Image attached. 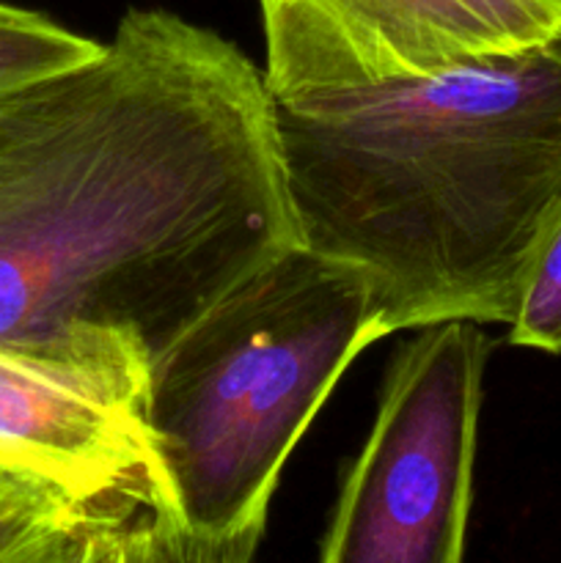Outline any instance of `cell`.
Returning a JSON list of instances; mask_svg holds the SVG:
<instances>
[{"label":"cell","instance_id":"cell-1","mask_svg":"<svg viewBox=\"0 0 561 563\" xmlns=\"http://www.w3.org/2000/svg\"><path fill=\"white\" fill-rule=\"evenodd\" d=\"M292 245L267 77L220 33L130 9L0 91V341L113 330L154 361Z\"/></svg>","mask_w":561,"mask_h":563},{"label":"cell","instance_id":"cell-2","mask_svg":"<svg viewBox=\"0 0 561 563\" xmlns=\"http://www.w3.org/2000/svg\"><path fill=\"white\" fill-rule=\"evenodd\" d=\"M273 102L297 245L363 269L380 339L512 322L561 207V33L418 80Z\"/></svg>","mask_w":561,"mask_h":563},{"label":"cell","instance_id":"cell-3","mask_svg":"<svg viewBox=\"0 0 561 563\" xmlns=\"http://www.w3.org/2000/svg\"><path fill=\"white\" fill-rule=\"evenodd\" d=\"M374 341L363 269L292 245L148 363L143 423L185 563L256 555L286 460Z\"/></svg>","mask_w":561,"mask_h":563},{"label":"cell","instance_id":"cell-4","mask_svg":"<svg viewBox=\"0 0 561 563\" xmlns=\"http://www.w3.org/2000/svg\"><path fill=\"white\" fill-rule=\"evenodd\" d=\"M418 330L396 352L341 482L322 563H457L465 553L490 341L471 319Z\"/></svg>","mask_w":561,"mask_h":563},{"label":"cell","instance_id":"cell-5","mask_svg":"<svg viewBox=\"0 0 561 563\" xmlns=\"http://www.w3.org/2000/svg\"><path fill=\"white\" fill-rule=\"evenodd\" d=\"M148 363L138 341L113 330L0 341V460L163 517L179 533L143 423Z\"/></svg>","mask_w":561,"mask_h":563},{"label":"cell","instance_id":"cell-6","mask_svg":"<svg viewBox=\"0 0 561 563\" xmlns=\"http://www.w3.org/2000/svg\"><path fill=\"white\" fill-rule=\"evenodd\" d=\"M273 99L361 91L520 53L561 33V0H258Z\"/></svg>","mask_w":561,"mask_h":563},{"label":"cell","instance_id":"cell-7","mask_svg":"<svg viewBox=\"0 0 561 563\" xmlns=\"http://www.w3.org/2000/svg\"><path fill=\"white\" fill-rule=\"evenodd\" d=\"M0 563H185L163 517L0 460Z\"/></svg>","mask_w":561,"mask_h":563},{"label":"cell","instance_id":"cell-8","mask_svg":"<svg viewBox=\"0 0 561 563\" xmlns=\"http://www.w3.org/2000/svg\"><path fill=\"white\" fill-rule=\"evenodd\" d=\"M99 47L102 42L66 31L38 11L0 3V91L80 64Z\"/></svg>","mask_w":561,"mask_h":563},{"label":"cell","instance_id":"cell-9","mask_svg":"<svg viewBox=\"0 0 561 563\" xmlns=\"http://www.w3.org/2000/svg\"><path fill=\"white\" fill-rule=\"evenodd\" d=\"M509 344L561 355V207L528 264L509 322Z\"/></svg>","mask_w":561,"mask_h":563}]
</instances>
